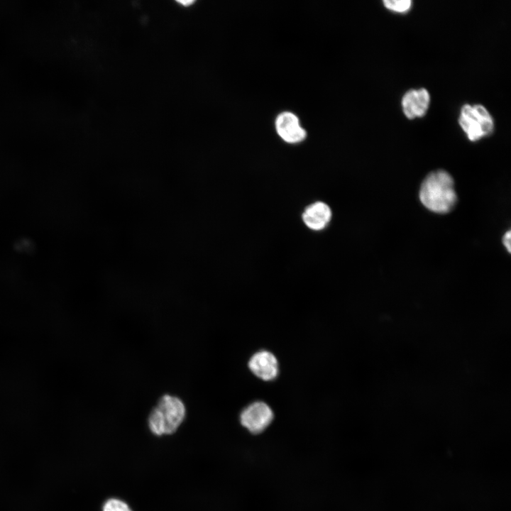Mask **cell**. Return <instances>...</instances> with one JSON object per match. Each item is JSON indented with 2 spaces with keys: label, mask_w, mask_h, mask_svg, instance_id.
<instances>
[{
  "label": "cell",
  "mask_w": 511,
  "mask_h": 511,
  "mask_svg": "<svg viewBox=\"0 0 511 511\" xmlns=\"http://www.w3.org/2000/svg\"><path fill=\"white\" fill-rule=\"evenodd\" d=\"M430 96L424 88L410 89L402 97V110L410 119L423 116L429 105Z\"/></svg>",
  "instance_id": "7"
},
{
  "label": "cell",
  "mask_w": 511,
  "mask_h": 511,
  "mask_svg": "<svg viewBox=\"0 0 511 511\" xmlns=\"http://www.w3.org/2000/svg\"><path fill=\"white\" fill-rule=\"evenodd\" d=\"M383 2L387 9L400 13L407 11L412 6L410 0H384Z\"/></svg>",
  "instance_id": "10"
},
{
  "label": "cell",
  "mask_w": 511,
  "mask_h": 511,
  "mask_svg": "<svg viewBox=\"0 0 511 511\" xmlns=\"http://www.w3.org/2000/svg\"><path fill=\"white\" fill-rule=\"evenodd\" d=\"M275 128L280 138L290 143L300 142L307 135L297 116L291 112L279 114L275 120Z\"/></svg>",
  "instance_id": "6"
},
{
  "label": "cell",
  "mask_w": 511,
  "mask_h": 511,
  "mask_svg": "<svg viewBox=\"0 0 511 511\" xmlns=\"http://www.w3.org/2000/svg\"><path fill=\"white\" fill-rule=\"evenodd\" d=\"M185 415V406L179 397L164 395L149 414L148 429L157 436L172 434L180 427Z\"/></svg>",
  "instance_id": "2"
},
{
  "label": "cell",
  "mask_w": 511,
  "mask_h": 511,
  "mask_svg": "<svg viewBox=\"0 0 511 511\" xmlns=\"http://www.w3.org/2000/svg\"><path fill=\"white\" fill-rule=\"evenodd\" d=\"M101 511H133L130 505L123 500L119 498H110L106 500L101 507Z\"/></svg>",
  "instance_id": "9"
},
{
  "label": "cell",
  "mask_w": 511,
  "mask_h": 511,
  "mask_svg": "<svg viewBox=\"0 0 511 511\" xmlns=\"http://www.w3.org/2000/svg\"><path fill=\"white\" fill-rule=\"evenodd\" d=\"M274 414L264 402L256 401L246 406L240 414L241 424L251 434L263 432L272 423Z\"/></svg>",
  "instance_id": "4"
},
{
  "label": "cell",
  "mask_w": 511,
  "mask_h": 511,
  "mask_svg": "<svg viewBox=\"0 0 511 511\" xmlns=\"http://www.w3.org/2000/svg\"><path fill=\"white\" fill-rule=\"evenodd\" d=\"M419 199L426 208L435 213L451 211L457 199L451 176L441 170L429 174L421 185Z\"/></svg>",
  "instance_id": "1"
},
{
  "label": "cell",
  "mask_w": 511,
  "mask_h": 511,
  "mask_svg": "<svg viewBox=\"0 0 511 511\" xmlns=\"http://www.w3.org/2000/svg\"><path fill=\"white\" fill-rule=\"evenodd\" d=\"M248 367L256 376L265 381L273 380L278 375V360L268 351L262 350L255 353L249 360Z\"/></svg>",
  "instance_id": "5"
},
{
  "label": "cell",
  "mask_w": 511,
  "mask_h": 511,
  "mask_svg": "<svg viewBox=\"0 0 511 511\" xmlns=\"http://www.w3.org/2000/svg\"><path fill=\"white\" fill-rule=\"evenodd\" d=\"M458 123L471 141H476L493 133L494 122L488 111L480 104H464Z\"/></svg>",
  "instance_id": "3"
},
{
  "label": "cell",
  "mask_w": 511,
  "mask_h": 511,
  "mask_svg": "<svg viewBox=\"0 0 511 511\" xmlns=\"http://www.w3.org/2000/svg\"><path fill=\"white\" fill-rule=\"evenodd\" d=\"M331 218L330 207L322 202L308 206L302 214V219L307 227L314 231L324 229Z\"/></svg>",
  "instance_id": "8"
},
{
  "label": "cell",
  "mask_w": 511,
  "mask_h": 511,
  "mask_svg": "<svg viewBox=\"0 0 511 511\" xmlns=\"http://www.w3.org/2000/svg\"><path fill=\"white\" fill-rule=\"evenodd\" d=\"M510 234H511L510 231H508L507 232L505 233V234L504 235L503 239H502L503 244L507 248L508 252H510V238H511Z\"/></svg>",
  "instance_id": "11"
}]
</instances>
